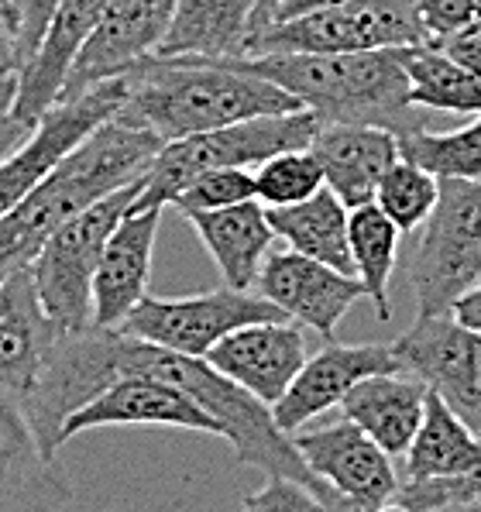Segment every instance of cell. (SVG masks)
<instances>
[{"label":"cell","instance_id":"obj_1","mask_svg":"<svg viewBox=\"0 0 481 512\" xmlns=\"http://www.w3.org/2000/svg\"><path fill=\"white\" fill-rule=\"evenodd\" d=\"M165 141L121 110L83 135L38 179L25 200L0 217V275L25 269L45 238L73 214L138 183Z\"/></svg>","mask_w":481,"mask_h":512},{"label":"cell","instance_id":"obj_2","mask_svg":"<svg viewBox=\"0 0 481 512\" xmlns=\"http://www.w3.org/2000/svg\"><path fill=\"white\" fill-rule=\"evenodd\" d=\"M124 117L152 128L162 141L196 131L224 128L258 114L299 110L296 97L234 59H196V55H145L124 69Z\"/></svg>","mask_w":481,"mask_h":512},{"label":"cell","instance_id":"obj_3","mask_svg":"<svg viewBox=\"0 0 481 512\" xmlns=\"http://www.w3.org/2000/svg\"><path fill=\"white\" fill-rule=\"evenodd\" d=\"M234 62L282 86L323 124H378L389 131L430 128V114L409 100L399 49L262 52L234 55Z\"/></svg>","mask_w":481,"mask_h":512},{"label":"cell","instance_id":"obj_4","mask_svg":"<svg viewBox=\"0 0 481 512\" xmlns=\"http://www.w3.org/2000/svg\"><path fill=\"white\" fill-rule=\"evenodd\" d=\"M320 128L313 110L299 107L286 114H258L224 128L196 131L186 138H172L159 148V155L141 176V189L131 207H169L196 176L210 169H255L265 159L289 148H306Z\"/></svg>","mask_w":481,"mask_h":512},{"label":"cell","instance_id":"obj_5","mask_svg":"<svg viewBox=\"0 0 481 512\" xmlns=\"http://www.w3.org/2000/svg\"><path fill=\"white\" fill-rule=\"evenodd\" d=\"M138 189L141 179L73 214L62 227H55L28 262L38 303L55 330H83L93 324V275L100 251L117 220L131 210Z\"/></svg>","mask_w":481,"mask_h":512},{"label":"cell","instance_id":"obj_6","mask_svg":"<svg viewBox=\"0 0 481 512\" xmlns=\"http://www.w3.org/2000/svg\"><path fill=\"white\" fill-rule=\"evenodd\" d=\"M124 354L128 334L121 327L90 324L83 330H55L35 382L21 396L38 444L49 458L62 447V423L93 396H100L110 382L124 378Z\"/></svg>","mask_w":481,"mask_h":512},{"label":"cell","instance_id":"obj_7","mask_svg":"<svg viewBox=\"0 0 481 512\" xmlns=\"http://www.w3.org/2000/svg\"><path fill=\"white\" fill-rule=\"evenodd\" d=\"M481 279V179H440L409 258L416 313H447Z\"/></svg>","mask_w":481,"mask_h":512},{"label":"cell","instance_id":"obj_8","mask_svg":"<svg viewBox=\"0 0 481 512\" xmlns=\"http://www.w3.org/2000/svg\"><path fill=\"white\" fill-rule=\"evenodd\" d=\"M430 42L416 0H344L279 18L251 38L244 55L262 52H372Z\"/></svg>","mask_w":481,"mask_h":512},{"label":"cell","instance_id":"obj_9","mask_svg":"<svg viewBox=\"0 0 481 512\" xmlns=\"http://www.w3.org/2000/svg\"><path fill=\"white\" fill-rule=\"evenodd\" d=\"M279 317H286V313L275 303H268L262 293H255V289H234L224 282L220 289H210V293L200 296H183V299L145 296L124 317L121 330L155 344V348L203 358L231 330L255 324V320H279Z\"/></svg>","mask_w":481,"mask_h":512},{"label":"cell","instance_id":"obj_10","mask_svg":"<svg viewBox=\"0 0 481 512\" xmlns=\"http://www.w3.org/2000/svg\"><path fill=\"white\" fill-rule=\"evenodd\" d=\"M399 368L420 378L481 437V334L451 313H416V324L392 344Z\"/></svg>","mask_w":481,"mask_h":512},{"label":"cell","instance_id":"obj_11","mask_svg":"<svg viewBox=\"0 0 481 512\" xmlns=\"http://www.w3.org/2000/svg\"><path fill=\"white\" fill-rule=\"evenodd\" d=\"M293 444L313 478L341 495L348 512H382L392 506V495L399 488L396 464L351 420L341 416L337 423L323 427H299Z\"/></svg>","mask_w":481,"mask_h":512},{"label":"cell","instance_id":"obj_12","mask_svg":"<svg viewBox=\"0 0 481 512\" xmlns=\"http://www.w3.org/2000/svg\"><path fill=\"white\" fill-rule=\"evenodd\" d=\"M121 104H124V76L90 86V90L76 93V97L55 100L35 121L31 135L11 155L0 159V217L18 200H25L31 189L38 186V179L83 135H90L100 121H107Z\"/></svg>","mask_w":481,"mask_h":512},{"label":"cell","instance_id":"obj_13","mask_svg":"<svg viewBox=\"0 0 481 512\" xmlns=\"http://www.w3.org/2000/svg\"><path fill=\"white\" fill-rule=\"evenodd\" d=\"M255 293L279 306L299 327L317 330L320 337H334L351 306L365 299L358 275L341 272L310 255H299L293 248L268 251L258 269Z\"/></svg>","mask_w":481,"mask_h":512},{"label":"cell","instance_id":"obj_14","mask_svg":"<svg viewBox=\"0 0 481 512\" xmlns=\"http://www.w3.org/2000/svg\"><path fill=\"white\" fill-rule=\"evenodd\" d=\"M172 11H176V0H107L97 28L90 31L62 83L59 100L114 80L145 55H155Z\"/></svg>","mask_w":481,"mask_h":512},{"label":"cell","instance_id":"obj_15","mask_svg":"<svg viewBox=\"0 0 481 512\" xmlns=\"http://www.w3.org/2000/svg\"><path fill=\"white\" fill-rule=\"evenodd\" d=\"M104 427H172L220 437V423L207 409L196 406L183 389L152 375H124L110 382L100 396H93L62 423L59 444Z\"/></svg>","mask_w":481,"mask_h":512},{"label":"cell","instance_id":"obj_16","mask_svg":"<svg viewBox=\"0 0 481 512\" xmlns=\"http://www.w3.org/2000/svg\"><path fill=\"white\" fill-rule=\"evenodd\" d=\"M203 358L220 375H227L241 389H248L251 396L272 406L289 389L303 361L310 358L306 327H299L289 317L255 320V324H244L227 337H220Z\"/></svg>","mask_w":481,"mask_h":512},{"label":"cell","instance_id":"obj_17","mask_svg":"<svg viewBox=\"0 0 481 512\" xmlns=\"http://www.w3.org/2000/svg\"><path fill=\"white\" fill-rule=\"evenodd\" d=\"M375 372H402L392 344H334L327 341L317 354L303 361V368L289 382V389L272 403V416L286 433H296L320 413L341 406L361 378Z\"/></svg>","mask_w":481,"mask_h":512},{"label":"cell","instance_id":"obj_18","mask_svg":"<svg viewBox=\"0 0 481 512\" xmlns=\"http://www.w3.org/2000/svg\"><path fill=\"white\" fill-rule=\"evenodd\" d=\"M73 502V485L42 451L21 396L0 389V512H52Z\"/></svg>","mask_w":481,"mask_h":512},{"label":"cell","instance_id":"obj_19","mask_svg":"<svg viewBox=\"0 0 481 512\" xmlns=\"http://www.w3.org/2000/svg\"><path fill=\"white\" fill-rule=\"evenodd\" d=\"M159 224L162 207H131L117 220L93 275V324L121 327L124 317L148 296Z\"/></svg>","mask_w":481,"mask_h":512},{"label":"cell","instance_id":"obj_20","mask_svg":"<svg viewBox=\"0 0 481 512\" xmlns=\"http://www.w3.org/2000/svg\"><path fill=\"white\" fill-rule=\"evenodd\" d=\"M104 4L107 0H59L55 4L49 25L38 38V49L31 52L25 69L18 73V90L11 100L14 114L35 124L59 100L62 83H66L83 42L97 28Z\"/></svg>","mask_w":481,"mask_h":512},{"label":"cell","instance_id":"obj_21","mask_svg":"<svg viewBox=\"0 0 481 512\" xmlns=\"http://www.w3.org/2000/svg\"><path fill=\"white\" fill-rule=\"evenodd\" d=\"M323 169V186L334 189L344 207H361L375 200L378 179L399 159L396 131L378 124H341L320 121L317 135L310 141Z\"/></svg>","mask_w":481,"mask_h":512},{"label":"cell","instance_id":"obj_22","mask_svg":"<svg viewBox=\"0 0 481 512\" xmlns=\"http://www.w3.org/2000/svg\"><path fill=\"white\" fill-rule=\"evenodd\" d=\"M55 337L28 265L0 275V389L25 396Z\"/></svg>","mask_w":481,"mask_h":512},{"label":"cell","instance_id":"obj_23","mask_svg":"<svg viewBox=\"0 0 481 512\" xmlns=\"http://www.w3.org/2000/svg\"><path fill=\"white\" fill-rule=\"evenodd\" d=\"M427 385L406 372H375L341 399L344 420L361 427L389 458H402L423 420Z\"/></svg>","mask_w":481,"mask_h":512},{"label":"cell","instance_id":"obj_24","mask_svg":"<svg viewBox=\"0 0 481 512\" xmlns=\"http://www.w3.org/2000/svg\"><path fill=\"white\" fill-rule=\"evenodd\" d=\"M258 31V0H176L155 55L234 59Z\"/></svg>","mask_w":481,"mask_h":512},{"label":"cell","instance_id":"obj_25","mask_svg":"<svg viewBox=\"0 0 481 512\" xmlns=\"http://www.w3.org/2000/svg\"><path fill=\"white\" fill-rule=\"evenodd\" d=\"M193 224L196 238L210 251L217 262L220 275L227 286L234 289H255L258 269H262L265 255L275 244V231L268 224L265 203L255 196L220 210H200V214L186 217Z\"/></svg>","mask_w":481,"mask_h":512},{"label":"cell","instance_id":"obj_26","mask_svg":"<svg viewBox=\"0 0 481 512\" xmlns=\"http://www.w3.org/2000/svg\"><path fill=\"white\" fill-rule=\"evenodd\" d=\"M275 241H286V248L327 262L341 272L354 275L351 248H348V207L337 200L334 189L320 186L313 196L289 207H265Z\"/></svg>","mask_w":481,"mask_h":512},{"label":"cell","instance_id":"obj_27","mask_svg":"<svg viewBox=\"0 0 481 512\" xmlns=\"http://www.w3.org/2000/svg\"><path fill=\"white\" fill-rule=\"evenodd\" d=\"M406 478H444L481 461V437L440 396L427 389L423 420L406 447Z\"/></svg>","mask_w":481,"mask_h":512},{"label":"cell","instance_id":"obj_28","mask_svg":"<svg viewBox=\"0 0 481 512\" xmlns=\"http://www.w3.org/2000/svg\"><path fill=\"white\" fill-rule=\"evenodd\" d=\"M406 69L409 100L423 110H447V114H481V80L447 55L440 45L420 42L399 49Z\"/></svg>","mask_w":481,"mask_h":512},{"label":"cell","instance_id":"obj_29","mask_svg":"<svg viewBox=\"0 0 481 512\" xmlns=\"http://www.w3.org/2000/svg\"><path fill=\"white\" fill-rule=\"evenodd\" d=\"M399 238H402V231L375 207V203H361V207L348 210L351 265H354V275L361 279L365 299H372L378 320H392L389 282H392V272H396Z\"/></svg>","mask_w":481,"mask_h":512},{"label":"cell","instance_id":"obj_30","mask_svg":"<svg viewBox=\"0 0 481 512\" xmlns=\"http://www.w3.org/2000/svg\"><path fill=\"white\" fill-rule=\"evenodd\" d=\"M399 155L437 179H481V114L454 131H396Z\"/></svg>","mask_w":481,"mask_h":512},{"label":"cell","instance_id":"obj_31","mask_svg":"<svg viewBox=\"0 0 481 512\" xmlns=\"http://www.w3.org/2000/svg\"><path fill=\"white\" fill-rule=\"evenodd\" d=\"M437 196H440V179L399 155V159L385 169V176L378 179L372 203L406 234V231H416V227L430 217Z\"/></svg>","mask_w":481,"mask_h":512},{"label":"cell","instance_id":"obj_32","mask_svg":"<svg viewBox=\"0 0 481 512\" xmlns=\"http://www.w3.org/2000/svg\"><path fill=\"white\" fill-rule=\"evenodd\" d=\"M251 176H255V200L265 207H289L323 186V169L310 145L272 155L262 165H255Z\"/></svg>","mask_w":481,"mask_h":512},{"label":"cell","instance_id":"obj_33","mask_svg":"<svg viewBox=\"0 0 481 512\" xmlns=\"http://www.w3.org/2000/svg\"><path fill=\"white\" fill-rule=\"evenodd\" d=\"M255 196V176L251 169H238V165H227V169H210L203 176H196L169 207H176L179 214H200V210H220L231 207V203L251 200Z\"/></svg>","mask_w":481,"mask_h":512},{"label":"cell","instance_id":"obj_34","mask_svg":"<svg viewBox=\"0 0 481 512\" xmlns=\"http://www.w3.org/2000/svg\"><path fill=\"white\" fill-rule=\"evenodd\" d=\"M251 512H323L317 492L310 485L286 475H265V485L244 499Z\"/></svg>","mask_w":481,"mask_h":512},{"label":"cell","instance_id":"obj_35","mask_svg":"<svg viewBox=\"0 0 481 512\" xmlns=\"http://www.w3.org/2000/svg\"><path fill=\"white\" fill-rule=\"evenodd\" d=\"M416 7H420L430 42H440V38L481 21V0H416Z\"/></svg>","mask_w":481,"mask_h":512},{"label":"cell","instance_id":"obj_36","mask_svg":"<svg viewBox=\"0 0 481 512\" xmlns=\"http://www.w3.org/2000/svg\"><path fill=\"white\" fill-rule=\"evenodd\" d=\"M11 4L14 14H18V55H21V69H25V62L38 49V38H42L59 0H11Z\"/></svg>","mask_w":481,"mask_h":512},{"label":"cell","instance_id":"obj_37","mask_svg":"<svg viewBox=\"0 0 481 512\" xmlns=\"http://www.w3.org/2000/svg\"><path fill=\"white\" fill-rule=\"evenodd\" d=\"M433 45H440V49L451 55L457 66H464L468 73H475L481 80V21L454 31V35L440 38V42H433Z\"/></svg>","mask_w":481,"mask_h":512},{"label":"cell","instance_id":"obj_38","mask_svg":"<svg viewBox=\"0 0 481 512\" xmlns=\"http://www.w3.org/2000/svg\"><path fill=\"white\" fill-rule=\"evenodd\" d=\"M21 55H18V14L11 0H0V76H18Z\"/></svg>","mask_w":481,"mask_h":512},{"label":"cell","instance_id":"obj_39","mask_svg":"<svg viewBox=\"0 0 481 512\" xmlns=\"http://www.w3.org/2000/svg\"><path fill=\"white\" fill-rule=\"evenodd\" d=\"M31 128H35V124L25 121V117H18L14 110H0V159L11 155L14 148L31 135Z\"/></svg>","mask_w":481,"mask_h":512},{"label":"cell","instance_id":"obj_40","mask_svg":"<svg viewBox=\"0 0 481 512\" xmlns=\"http://www.w3.org/2000/svg\"><path fill=\"white\" fill-rule=\"evenodd\" d=\"M447 313H451L457 324H464V327H471L481 334V279L468 289V293L457 296Z\"/></svg>","mask_w":481,"mask_h":512},{"label":"cell","instance_id":"obj_41","mask_svg":"<svg viewBox=\"0 0 481 512\" xmlns=\"http://www.w3.org/2000/svg\"><path fill=\"white\" fill-rule=\"evenodd\" d=\"M330 4H344V0H282L279 18H293V14L317 11V7H330ZM279 18H275V21H279Z\"/></svg>","mask_w":481,"mask_h":512},{"label":"cell","instance_id":"obj_42","mask_svg":"<svg viewBox=\"0 0 481 512\" xmlns=\"http://www.w3.org/2000/svg\"><path fill=\"white\" fill-rule=\"evenodd\" d=\"M14 90H18V76H0V110H11Z\"/></svg>","mask_w":481,"mask_h":512},{"label":"cell","instance_id":"obj_43","mask_svg":"<svg viewBox=\"0 0 481 512\" xmlns=\"http://www.w3.org/2000/svg\"><path fill=\"white\" fill-rule=\"evenodd\" d=\"M279 7H282V0H279ZM275 18H279V14H275Z\"/></svg>","mask_w":481,"mask_h":512}]
</instances>
